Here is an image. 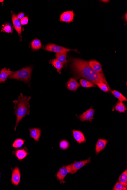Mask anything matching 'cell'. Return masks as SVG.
<instances>
[{
	"mask_svg": "<svg viewBox=\"0 0 127 190\" xmlns=\"http://www.w3.org/2000/svg\"><path fill=\"white\" fill-rule=\"evenodd\" d=\"M70 67L73 72L75 78L82 77L96 84L104 82L109 85L104 73L94 71L88 64V61L81 59L71 58Z\"/></svg>",
	"mask_w": 127,
	"mask_h": 190,
	"instance_id": "cell-1",
	"label": "cell"
},
{
	"mask_svg": "<svg viewBox=\"0 0 127 190\" xmlns=\"http://www.w3.org/2000/svg\"><path fill=\"white\" fill-rule=\"evenodd\" d=\"M31 98V97L24 96L23 94L21 93L18 100L13 101L15 105L14 108V114L15 115L17 118L15 126L14 128L15 131H16L18 125L21 120L30 113L29 100Z\"/></svg>",
	"mask_w": 127,
	"mask_h": 190,
	"instance_id": "cell-2",
	"label": "cell"
},
{
	"mask_svg": "<svg viewBox=\"0 0 127 190\" xmlns=\"http://www.w3.org/2000/svg\"><path fill=\"white\" fill-rule=\"evenodd\" d=\"M32 71V66L23 68L17 71L11 72L8 78L29 84L31 77Z\"/></svg>",
	"mask_w": 127,
	"mask_h": 190,
	"instance_id": "cell-3",
	"label": "cell"
},
{
	"mask_svg": "<svg viewBox=\"0 0 127 190\" xmlns=\"http://www.w3.org/2000/svg\"><path fill=\"white\" fill-rule=\"evenodd\" d=\"M44 49L47 51L55 52L56 54L67 52L70 51L77 52L76 50L64 48V47L56 45L55 44L51 43L48 44V45L46 46Z\"/></svg>",
	"mask_w": 127,
	"mask_h": 190,
	"instance_id": "cell-4",
	"label": "cell"
},
{
	"mask_svg": "<svg viewBox=\"0 0 127 190\" xmlns=\"http://www.w3.org/2000/svg\"><path fill=\"white\" fill-rule=\"evenodd\" d=\"M91 159V157H90L87 160L78 162L75 161L73 163L69 165L70 169V173L71 174H73L76 173L79 169L83 167L86 165L90 163Z\"/></svg>",
	"mask_w": 127,
	"mask_h": 190,
	"instance_id": "cell-5",
	"label": "cell"
},
{
	"mask_svg": "<svg viewBox=\"0 0 127 190\" xmlns=\"http://www.w3.org/2000/svg\"><path fill=\"white\" fill-rule=\"evenodd\" d=\"M70 169L69 165H63L60 168L57 174L55 175L57 180L60 181V183H65L66 182L64 181L65 178L68 173H70Z\"/></svg>",
	"mask_w": 127,
	"mask_h": 190,
	"instance_id": "cell-6",
	"label": "cell"
},
{
	"mask_svg": "<svg viewBox=\"0 0 127 190\" xmlns=\"http://www.w3.org/2000/svg\"><path fill=\"white\" fill-rule=\"evenodd\" d=\"M94 112H95V110L93 109L92 107H91L82 114L77 116L81 122H83L88 121L91 123L93 119H94Z\"/></svg>",
	"mask_w": 127,
	"mask_h": 190,
	"instance_id": "cell-7",
	"label": "cell"
},
{
	"mask_svg": "<svg viewBox=\"0 0 127 190\" xmlns=\"http://www.w3.org/2000/svg\"><path fill=\"white\" fill-rule=\"evenodd\" d=\"M21 173L20 169L17 167L12 170L11 182L12 185L18 186L20 183Z\"/></svg>",
	"mask_w": 127,
	"mask_h": 190,
	"instance_id": "cell-8",
	"label": "cell"
},
{
	"mask_svg": "<svg viewBox=\"0 0 127 190\" xmlns=\"http://www.w3.org/2000/svg\"><path fill=\"white\" fill-rule=\"evenodd\" d=\"M28 149L25 147L21 149L16 150L13 151V154L15 155L18 160L20 162L22 161L23 159L26 158V157L29 154L28 153Z\"/></svg>",
	"mask_w": 127,
	"mask_h": 190,
	"instance_id": "cell-9",
	"label": "cell"
},
{
	"mask_svg": "<svg viewBox=\"0 0 127 190\" xmlns=\"http://www.w3.org/2000/svg\"><path fill=\"white\" fill-rule=\"evenodd\" d=\"M12 20L13 26L14 29L17 31L18 33L20 38V40H22L21 33L22 32V28L21 24L20 23V21L19 20L17 17L16 14L12 12Z\"/></svg>",
	"mask_w": 127,
	"mask_h": 190,
	"instance_id": "cell-10",
	"label": "cell"
},
{
	"mask_svg": "<svg viewBox=\"0 0 127 190\" xmlns=\"http://www.w3.org/2000/svg\"><path fill=\"white\" fill-rule=\"evenodd\" d=\"M74 14L73 11L64 12L60 16V21L69 23L73 22Z\"/></svg>",
	"mask_w": 127,
	"mask_h": 190,
	"instance_id": "cell-11",
	"label": "cell"
},
{
	"mask_svg": "<svg viewBox=\"0 0 127 190\" xmlns=\"http://www.w3.org/2000/svg\"><path fill=\"white\" fill-rule=\"evenodd\" d=\"M80 87V84L75 79L71 78L66 83V87L69 90L73 92H76L77 90Z\"/></svg>",
	"mask_w": 127,
	"mask_h": 190,
	"instance_id": "cell-12",
	"label": "cell"
},
{
	"mask_svg": "<svg viewBox=\"0 0 127 190\" xmlns=\"http://www.w3.org/2000/svg\"><path fill=\"white\" fill-rule=\"evenodd\" d=\"M88 64L94 71L99 73H103L101 65L97 60H90L88 62Z\"/></svg>",
	"mask_w": 127,
	"mask_h": 190,
	"instance_id": "cell-13",
	"label": "cell"
},
{
	"mask_svg": "<svg viewBox=\"0 0 127 190\" xmlns=\"http://www.w3.org/2000/svg\"><path fill=\"white\" fill-rule=\"evenodd\" d=\"M73 136L75 140L79 144H81L82 143H85L86 140L85 135L82 132L80 131L75 130H72Z\"/></svg>",
	"mask_w": 127,
	"mask_h": 190,
	"instance_id": "cell-14",
	"label": "cell"
},
{
	"mask_svg": "<svg viewBox=\"0 0 127 190\" xmlns=\"http://www.w3.org/2000/svg\"><path fill=\"white\" fill-rule=\"evenodd\" d=\"M108 141L107 140L98 139L96 144L95 151L97 155L106 148Z\"/></svg>",
	"mask_w": 127,
	"mask_h": 190,
	"instance_id": "cell-15",
	"label": "cell"
},
{
	"mask_svg": "<svg viewBox=\"0 0 127 190\" xmlns=\"http://www.w3.org/2000/svg\"><path fill=\"white\" fill-rule=\"evenodd\" d=\"M11 72L10 69H8L5 68L0 70V84L5 83L6 81L11 74Z\"/></svg>",
	"mask_w": 127,
	"mask_h": 190,
	"instance_id": "cell-16",
	"label": "cell"
},
{
	"mask_svg": "<svg viewBox=\"0 0 127 190\" xmlns=\"http://www.w3.org/2000/svg\"><path fill=\"white\" fill-rule=\"evenodd\" d=\"M29 132H30V137L36 141L38 142L39 141L40 138L41 132V129L38 128H33L29 129Z\"/></svg>",
	"mask_w": 127,
	"mask_h": 190,
	"instance_id": "cell-17",
	"label": "cell"
},
{
	"mask_svg": "<svg viewBox=\"0 0 127 190\" xmlns=\"http://www.w3.org/2000/svg\"><path fill=\"white\" fill-rule=\"evenodd\" d=\"M127 110L126 106L122 102L119 101L112 109V111H117L120 113H125Z\"/></svg>",
	"mask_w": 127,
	"mask_h": 190,
	"instance_id": "cell-18",
	"label": "cell"
},
{
	"mask_svg": "<svg viewBox=\"0 0 127 190\" xmlns=\"http://www.w3.org/2000/svg\"><path fill=\"white\" fill-rule=\"evenodd\" d=\"M67 52L55 54L56 59L63 65H66L67 63Z\"/></svg>",
	"mask_w": 127,
	"mask_h": 190,
	"instance_id": "cell-19",
	"label": "cell"
},
{
	"mask_svg": "<svg viewBox=\"0 0 127 190\" xmlns=\"http://www.w3.org/2000/svg\"><path fill=\"white\" fill-rule=\"evenodd\" d=\"M50 63L52 64L56 69H57V72L60 74H61V70L63 67V64L60 62H59L57 59H53L50 61Z\"/></svg>",
	"mask_w": 127,
	"mask_h": 190,
	"instance_id": "cell-20",
	"label": "cell"
},
{
	"mask_svg": "<svg viewBox=\"0 0 127 190\" xmlns=\"http://www.w3.org/2000/svg\"><path fill=\"white\" fill-rule=\"evenodd\" d=\"M31 47L33 51L39 50L42 47L40 40L37 39H34L31 43Z\"/></svg>",
	"mask_w": 127,
	"mask_h": 190,
	"instance_id": "cell-21",
	"label": "cell"
},
{
	"mask_svg": "<svg viewBox=\"0 0 127 190\" xmlns=\"http://www.w3.org/2000/svg\"><path fill=\"white\" fill-rule=\"evenodd\" d=\"M81 86L84 88H92L96 87L95 84L86 79H82L80 80Z\"/></svg>",
	"mask_w": 127,
	"mask_h": 190,
	"instance_id": "cell-22",
	"label": "cell"
},
{
	"mask_svg": "<svg viewBox=\"0 0 127 190\" xmlns=\"http://www.w3.org/2000/svg\"><path fill=\"white\" fill-rule=\"evenodd\" d=\"M25 140H23L21 138H17L14 141L12 145V147L15 149H17L21 148L24 144L25 142Z\"/></svg>",
	"mask_w": 127,
	"mask_h": 190,
	"instance_id": "cell-23",
	"label": "cell"
},
{
	"mask_svg": "<svg viewBox=\"0 0 127 190\" xmlns=\"http://www.w3.org/2000/svg\"><path fill=\"white\" fill-rule=\"evenodd\" d=\"M111 93L112 95L116 98H117L119 101H121V102L127 101V98L124 95H122V93H121L120 92H118V91L114 90L112 91Z\"/></svg>",
	"mask_w": 127,
	"mask_h": 190,
	"instance_id": "cell-24",
	"label": "cell"
},
{
	"mask_svg": "<svg viewBox=\"0 0 127 190\" xmlns=\"http://www.w3.org/2000/svg\"><path fill=\"white\" fill-rule=\"evenodd\" d=\"M96 85H97L101 90L105 92H109L111 91L109 85L104 82H99L96 84Z\"/></svg>",
	"mask_w": 127,
	"mask_h": 190,
	"instance_id": "cell-25",
	"label": "cell"
},
{
	"mask_svg": "<svg viewBox=\"0 0 127 190\" xmlns=\"http://www.w3.org/2000/svg\"><path fill=\"white\" fill-rule=\"evenodd\" d=\"M119 182L127 187V169L119 176Z\"/></svg>",
	"mask_w": 127,
	"mask_h": 190,
	"instance_id": "cell-26",
	"label": "cell"
},
{
	"mask_svg": "<svg viewBox=\"0 0 127 190\" xmlns=\"http://www.w3.org/2000/svg\"><path fill=\"white\" fill-rule=\"evenodd\" d=\"M1 32H6L7 33H12L13 29L11 25L9 24H6L5 25H2V28L1 29Z\"/></svg>",
	"mask_w": 127,
	"mask_h": 190,
	"instance_id": "cell-27",
	"label": "cell"
},
{
	"mask_svg": "<svg viewBox=\"0 0 127 190\" xmlns=\"http://www.w3.org/2000/svg\"><path fill=\"white\" fill-rule=\"evenodd\" d=\"M59 145H60V149L65 150L69 148V143L66 140H63L60 141Z\"/></svg>",
	"mask_w": 127,
	"mask_h": 190,
	"instance_id": "cell-28",
	"label": "cell"
},
{
	"mask_svg": "<svg viewBox=\"0 0 127 190\" xmlns=\"http://www.w3.org/2000/svg\"><path fill=\"white\" fill-rule=\"evenodd\" d=\"M113 190H127V187L119 182H117L113 188Z\"/></svg>",
	"mask_w": 127,
	"mask_h": 190,
	"instance_id": "cell-29",
	"label": "cell"
},
{
	"mask_svg": "<svg viewBox=\"0 0 127 190\" xmlns=\"http://www.w3.org/2000/svg\"><path fill=\"white\" fill-rule=\"evenodd\" d=\"M29 21V18L28 17H23L20 20V23L22 26H24L27 24Z\"/></svg>",
	"mask_w": 127,
	"mask_h": 190,
	"instance_id": "cell-30",
	"label": "cell"
},
{
	"mask_svg": "<svg viewBox=\"0 0 127 190\" xmlns=\"http://www.w3.org/2000/svg\"><path fill=\"white\" fill-rule=\"evenodd\" d=\"M24 13L22 12L20 13V14H18L17 17L19 20H21V19L23 18V17H24Z\"/></svg>",
	"mask_w": 127,
	"mask_h": 190,
	"instance_id": "cell-31",
	"label": "cell"
},
{
	"mask_svg": "<svg viewBox=\"0 0 127 190\" xmlns=\"http://www.w3.org/2000/svg\"><path fill=\"white\" fill-rule=\"evenodd\" d=\"M124 17H125V21L127 22V13H125V15L124 16Z\"/></svg>",
	"mask_w": 127,
	"mask_h": 190,
	"instance_id": "cell-32",
	"label": "cell"
},
{
	"mask_svg": "<svg viewBox=\"0 0 127 190\" xmlns=\"http://www.w3.org/2000/svg\"><path fill=\"white\" fill-rule=\"evenodd\" d=\"M103 1V2H105V3H107L108 2H109V1Z\"/></svg>",
	"mask_w": 127,
	"mask_h": 190,
	"instance_id": "cell-33",
	"label": "cell"
},
{
	"mask_svg": "<svg viewBox=\"0 0 127 190\" xmlns=\"http://www.w3.org/2000/svg\"><path fill=\"white\" fill-rule=\"evenodd\" d=\"M4 1H3V0H2V1H1V0H0V2L2 3V4H3V2H4Z\"/></svg>",
	"mask_w": 127,
	"mask_h": 190,
	"instance_id": "cell-34",
	"label": "cell"
},
{
	"mask_svg": "<svg viewBox=\"0 0 127 190\" xmlns=\"http://www.w3.org/2000/svg\"><path fill=\"white\" fill-rule=\"evenodd\" d=\"M0 179H1V172H0Z\"/></svg>",
	"mask_w": 127,
	"mask_h": 190,
	"instance_id": "cell-35",
	"label": "cell"
}]
</instances>
